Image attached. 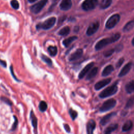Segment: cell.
Returning a JSON list of instances; mask_svg holds the SVG:
<instances>
[{"instance_id":"5","label":"cell","mask_w":134,"mask_h":134,"mask_svg":"<svg viewBox=\"0 0 134 134\" xmlns=\"http://www.w3.org/2000/svg\"><path fill=\"white\" fill-rule=\"evenodd\" d=\"M120 19V16L118 14H115L111 16L107 20L105 24V27L108 29L114 28L119 22Z\"/></svg>"},{"instance_id":"23","label":"cell","mask_w":134,"mask_h":134,"mask_svg":"<svg viewBox=\"0 0 134 134\" xmlns=\"http://www.w3.org/2000/svg\"><path fill=\"white\" fill-rule=\"evenodd\" d=\"M112 3V0H102L100 4V8L102 9H106L109 7Z\"/></svg>"},{"instance_id":"25","label":"cell","mask_w":134,"mask_h":134,"mask_svg":"<svg viewBox=\"0 0 134 134\" xmlns=\"http://www.w3.org/2000/svg\"><path fill=\"white\" fill-rule=\"evenodd\" d=\"M118 125L117 124H112L107 127L105 130V132L111 133V132L115 130L118 128Z\"/></svg>"},{"instance_id":"32","label":"cell","mask_w":134,"mask_h":134,"mask_svg":"<svg viewBox=\"0 0 134 134\" xmlns=\"http://www.w3.org/2000/svg\"><path fill=\"white\" fill-rule=\"evenodd\" d=\"M13 118H14V121L13 124L12 126V128H11V130H10L11 131H14L16 129V128L18 126V120L17 118L16 117V116H13Z\"/></svg>"},{"instance_id":"35","label":"cell","mask_w":134,"mask_h":134,"mask_svg":"<svg viewBox=\"0 0 134 134\" xmlns=\"http://www.w3.org/2000/svg\"><path fill=\"white\" fill-rule=\"evenodd\" d=\"M9 69H10V73H11V75L12 76H13V77L17 82H20V80L19 79H18L16 77V76L15 75L14 72V70H13V65H10V67H9Z\"/></svg>"},{"instance_id":"24","label":"cell","mask_w":134,"mask_h":134,"mask_svg":"<svg viewBox=\"0 0 134 134\" xmlns=\"http://www.w3.org/2000/svg\"><path fill=\"white\" fill-rule=\"evenodd\" d=\"M48 51L52 57H55L58 52V48L56 46H50L48 48Z\"/></svg>"},{"instance_id":"38","label":"cell","mask_w":134,"mask_h":134,"mask_svg":"<svg viewBox=\"0 0 134 134\" xmlns=\"http://www.w3.org/2000/svg\"><path fill=\"white\" fill-rule=\"evenodd\" d=\"M0 64L2 66H3L4 68H6V66H7V63H6V62L5 61H4V60H1V59H0Z\"/></svg>"},{"instance_id":"19","label":"cell","mask_w":134,"mask_h":134,"mask_svg":"<svg viewBox=\"0 0 134 134\" xmlns=\"http://www.w3.org/2000/svg\"><path fill=\"white\" fill-rule=\"evenodd\" d=\"M125 90L128 94L134 92V80L129 81L125 85Z\"/></svg>"},{"instance_id":"11","label":"cell","mask_w":134,"mask_h":134,"mask_svg":"<svg viewBox=\"0 0 134 134\" xmlns=\"http://www.w3.org/2000/svg\"><path fill=\"white\" fill-rule=\"evenodd\" d=\"M30 119L31 120V125L34 128V134H37V126H38V119L37 117L34 114L32 110H31L30 113Z\"/></svg>"},{"instance_id":"2","label":"cell","mask_w":134,"mask_h":134,"mask_svg":"<svg viewBox=\"0 0 134 134\" xmlns=\"http://www.w3.org/2000/svg\"><path fill=\"white\" fill-rule=\"evenodd\" d=\"M118 91V86L117 85V82L111 85V86L107 87L103 90L99 94V97L101 98H107L108 97L111 96L117 93Z\"/></svg>"},{"instance_id":"10","label":"cell","mask_w":134,"mask_h":134,"mask_svg":"<svg viewBox=\"0 0 134 134\" xmlns=\"http://www.w3.org/2000/svg\"><path fill=\"white\" fill-rule=\"evenodd\" d=\"M111 81L110 78H107L105 79H103L101 81H98L97 83H96L94 85V88L96 91H98L107 85H108Z\"/></svg>"},{"instance_id":"39","label":"cell","mask_w":134,"mask_h":134,"mask_svg":"<svg viewBox=\"0 0 134 134\" xmlns=\"http://www.w3.org/2000/svg\"><path fill=\"white\" fill-rule=\"evenodd\" d=\"M29 1V2L31 3H34L36 1H37V0H28Z\"/></svg>"},{"instance_id":"27","label":"cell","mask_w":134,"mask_h":134,"mask_svg":"<svg viewBox=\"0 0 134 134\" xmlns=\"http://www.w3.org/2000/svg\"><path fill=\"white\" fill-rule=\"evenodd\" d=\"M48 108V105L44 100H41L39 104V110L41 112H44Z\"/></svg>"},{"instance_id":"4","label":"cell","mask_w":134,"mask_h":134,"mask_svg":"<svg viewBox=\"0 0 134 134\" xmlns=\"http://www.w3.org/2000/svg\"><path fill=\"white\" fill-rule=\"evenodd\" d=\"M116 105V100L114 98H110L105 101L99 108L101 113L107 111L113 108Z\"/></svg>"},{"instance_id":"34","label":"cell","mask_w":134,"mask_h":134,"mask_svg":"<svg viewBox=\"0 0 134 134\" xmlns=\"http://www.w3.org/2000/svg\"><path fill=\"white\" fill-rule=\"evenodd\" d=\"M1 99L2 101H3L4 102H5L6 104H8V105H9V106H12V104H13L12 101H11L10 99H9L8 98L6 97L3 96V97H2L1 98Z\"/></svg>"},{"instance_id":"37","label":"cell","mask_w":134,"mask_h":134,"mask_svg":"<svg viewBox=\"0 0 134 134\" xmlns=\"http://www.w3.org/2000/svg\"><path fill=\"white\" fill-rule=\"evenodd\" d=\"M63 127H64V128L65 129V130L68 132V133H69L71 131V128L69 126V125L67 124H64L63 125Z\"/></svg>"},{"instance_id":"41","label":"cell","mask_w":134,"mask_h":134,"mask_svg":"<svg viewBox=\"0 0 134 134\" xmlns=\"http://www.w3.org/2000/svg\"><path fill=\"white\" fill-rule=\"evenodd\" d=\"M105 134H110V133H106V132H105Z\"/></svg>"},{"instance_id":"13","label":"cell","mask_w":134,"mask_h":134,"mask_svg":"<svg viewBox=\"0 0 134 134\" xmlns=\"http://www.w3.org/2000/svg\"><path fill=\"white\" fill-rule=\"evenodd\" d=\"M132 63L131 62H129L128 63H127L120 70V71L119 73L118 74V76L120 77H121L122 76H124L125 75H126L130 70L131 66H132Z\"/></svg>"},{"instance_id":"33","label":"cell","mask_w":134,"mask_h":134,"mask_svg":"<svg viewBox=\"0 0 134 134\" xmlns=\"http://www.w3.org/2000/svg\"><path fill=\"white\" fill-rule=\"evenodd\" d=\"M115 51V50L114 49H111L109 50H107L106 51L104 52V55L105 57H110V55H111L113 54V53L114 52V51Z\"/></svg>"},{"instance_id":"22","label":"cell","mask_w":134,"mask_h":134,"mask_svg":"<svg viewBox=\"0 0 134 134\" xmlns=\"http://www.w3.org/2000/svg\"><path fill=\"white\" fill-rule=\"evenodd\" d=\"M134 27V20L128 22L123 28V31L126 32L131 30Z\"/></svg>"},{"instance_id":"1","label":"cell","mask_w":134,"mask_h":134,"mask_svg":"<svg viewBox=\"0 0 134 134\" xmlns=\"http://www.w3.org/2000/svg\"><path fill=\"white\" fill-rule=\"evenodd\" d=\"M120 37V35L119 33H116L115 35L111 36L110 37L102 39L96 43V44L95 46V49L97 51L100 50L106 46H107L108 44H109L110 43H112L118 41Z\"/></svg>"},{"instance_id":"30","label":"cell","mask_w":134,"mask_h":134,"mask_svg":"<svg viewBox=\"0 0 134 134\" xmlns=\"http://www.w3.org/2000/svg\"><path fill=\"white\" fill-rule=\"evenodd\" d=\"M133 104H134V98H130L127 101L126 105L125 106V108H126V109L130 108L133 105Z\"/></svg>"},{"instance_id":"21","label":"cell","mask_w":134,"mask_h":134,"mask_svg":"<svg viewBox=\"0 0 134 134\" xmlns=\"http://www.w3.org/2000/svg\"><path fill=\"white\" fill-rule=\"evenodd\" d=\"M77 37L76 36H72V37H70L68 38H66L65 39H64L63 41V44L64 45V46L65 47H68L70 44L74 41V40H75L76 39H77Z\"/></svg>"},{"instance_id":"28","label":"cell","mask_w":134,"mask_h":134,"mask_svg":"<svg viewBox=\"0 0 134 134\" xmlns=\"http://www.w3.org/2000/svg\"><path fill=\"white\" fill-rule=\"evenodd\" d=\"M41 58L42 60L43 61H44L47 65H48L50 66H52V60L50 58L47 57V55L42 54L41 55Z\"/></svg>"},{"instance_id":"17","label":"cell","mask_w":134,"mask_h":134,"mask_svg":"<svg viewBox=\"0 0 134 134\" xmlns=\"http://www.w3.org/2000/svg\"><path fill=\"white\" fill-rule=\"evenodd\" d=\"M114 71V67L112 65L109 64L107 65L106 67L104 68L103 69L102 73V75L104 77L107 76L109 74H111V73Z\"/></svg>"},{"instance_id":"9","label":"cell","mask_w":134,"mask_h":134,"mask_svg":"<svg viewBox=\"0 0 134 134\" xmlns=\"http://www.w3.org/2000/svg\"><path fill=\"white\" fill-rule=\"evenodd\" d=\"M94 65V62H91L88 64H87L80 72V73L78 75V77L79 79H83L84 76L91 70V69L93 67Z\"/></svg>"},{"instance_id":"14","label":"cell","mask_w":134,"mask_h":134,"mask_svg":"<svg viewBox=\"0 0 134 134\" xmlns=\"http://www.w3.org/2000/svg\"><path fill=\"white\" fill-rule=\"evenodd\" d=\"M96 127V122L93 119H90L86 125L87 134H93L94 130Z\"/></svg>"},{"instance_id":"6","label":"cell","mask_w":134,"mask_h":134,"mask_svg":"<svg viewBox=\"0 0 134 134\" xmlns=\"http://www.w3.org/2000/svg\"><path fill=\"white\" fill-rule=\"evenodd\" d=\"M98 3V0H85L82 4V8L85 11L94 9Z\"/></svg>"},{"instance_id":"16","label":"cell","mask_w":134,"mask_h":134,"mask_svg":"<svg viewBox=\"0 0 134 134\" xmlns=\"http://www.w3.org/2000/svg\"><path fill=\"white\" fill-rule=\"evenodd\" d=\"M72 5L71 0H62L60 4V7L63 10H68L71 8Z\"/></svg>"},{"instance_id":"18","label":"cell","mask_w":134,"mask_h":134,"mask_svg":"<svg viewBox=\"0 0 134 134\" xmlns=\"http://www.w3.org/2000/svg\"><path fill=\"white\" fill-rule=\"evenodd\" d=\"M98 72V68L97 67H94L91 69V70L88 72V73L87 74L86 80H90L93 77H94L97 74Z\"/></svg>"},{"instance_id":"20","label":"cell","mask_w":134,"mask_h":134,"mask_svg":"<svg viewBox=\"0 0 134 134\" xmlns=\"http://www.w3.org/2000/svg\"><path fill=\"white\" fill-rule=\"evenodd\" d=\"M133 126V123L131 120H128L126 121L122 127V131L123 132H127L130 130Z\"/></svg>"},{"instance_id":"8","label":"cell","mask_w":134,"mask_h":134,"mask_svg":"<svg viewBox=\"0 0 134 134\" xmlns=\"http://www.w3.org/2000/svg\"><path fill=\"white\" fill-rule=\"evenodd\" d=\"M99 27V23L98 21H95L91 23L87 29L86 34L87 36H90L94 34L98 30Z\"/></svg>"},{"instance_id":"29","label":"cell","mask_w":134,"mask_h":134,"mask_svg":"<svg viewBox=\"0 0 134 134\" xmlns=\"http://www.w3.org/2000/svg\"><path fill=\"white\" fill-rule=\"evenodd\" d=\"M69 114L70 115V117H71V118L73 120H74L76 118V117H77V115H78L77 112L76 110H73L72 108L69 109Z\"/></svg>"},{"instance_id":"12","label":"cell","mask_w":134,"mask_h":134,"mask_svg":"<svg viewBox=\"0 0 134 134\" xmlns=\"http://www.w3.org/2000/svg\"><path fill=\"white\" fill-rule=\"evenodd\" d=\"M83 51L82 49H78L73 53H72L69 57V60L70 61H75L80 59L83 55Z\"/></svg>"},{"instance_id":"15","label":"cell","mask_w":134,"mask_h":134,"mask_svg":"<svg viewBox=\"0 0 134 134\" xmlns=\"http://www.w3.org/2000/svg\"><path fill=\"white\" fill-rule=\"evenodd\" d=\"M116 115V112H112L105 115L101 119L100 121V124L102 126H104L106 125L110 120V119Z\"/></svg>"},{"instance_id":"36","label":"cell","mask_w":134,"mask_h":134,"mask_svg":"<svg viewBox=\"0 0 134 134\" xmlns=\"http://www.w3.org/2000/svg\"><path fill=\"white\" fill-rule=\"evenodd\" d=\"M124 61H125V60H124V58H121L119 59V60L118 61L117 63H116V68H119V67H120L121 65L122 64V63H124Z\"/></svg>"},{"instance_id":"40","label":"cell","mask_w":134,"mask_h":134,"mask_svg":"<svg viewBox=\"0 0 134 134\" xmlns=\"http://www.w3.org/2000/svg\"><path fill=\"white\" fill-rule=\"evenodd\" d=\"M131 43H132V45L133 46H134V37H133V39H132Z\"/></svg>"},{"instance_id":"7","label":"cell","mask_w":134,"mask_h":134,"mask_svg":"<svg viewBox=\"0 0 134 134\" xmlns=\"http://www.w3.org/2000/svg\"><path fill=\"white\" fill-rule=\"evenodd\" d=\"M48 0H41L30 7V10L34 14H38L45 6Z\"/></svg>"},{"instance_id":"31","label":"cell","mask_w":134,"mask_h":134,"mask_svg":"<svg viewBox=\"0 0 134 134\" xmlns=\"http://www.w3.org/2000/svg\"><path fill=\"white\" fill-rule=\"evenodd\" d=\"M10 5L12 7L15 9H17L19 7V4L17 0H12L10 1Z\"/></svg>"},{"instance_id":"3","label":"cell","mask_w":134,"mask_h":134,"mask_svg":"<svg viewBox=\"0 0 134 134\" xmlns=\"http://www.w3.org/2000/svg\"><path fill=\"white\" fill-rule=\"evenodd\" d=\"M56 21V18L55 17H51L46 19L42 23H40L37 25L36 28L37 29L48 30L52 28L55 24Z\"/></svg>"},{"instance_id":"26","label":"cell","mask_w":134,"mask_h":134,"mask_svg":"<svg viewBox=\"0 0 134 134\" xmlns=\"http://www.w3.org/2000/svg\"><path fill=\"white\" fill-rule=\"evenodd\" d=\"M70 31V28L68 26H65L62 28L58 32V34L59 35L62 36H67Z\"/></svg>"}]
</instances>
